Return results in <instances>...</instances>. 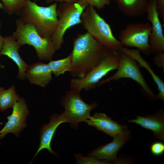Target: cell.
<instances>
[{"label": "cell", "instance_id": "cell-1", "mask_svg": "<svg viewBox=\"0 0 164 164\" xmlns=\"http://www.w3.org/2000/svg\"><path fill=\"white\" fill-rule=\"evenodd\" d=\"M73 43L71 53L72 67L70 72L73 78H84L111 50L87 32L77 35Z\"/></svg>", "mask_w": 164, "mask_h": 164}, {"label": "cell", "instance_id": "cell-2", "mask_svg": "<svg viewBox=\"0 0 164 164\" xmlns=\"http://www.w3.org/2000/svg\"><path fill=\"white\" fill-rule=\"evenodd\" d=\"M57 6L55 2L43 6L28 0L20 10L19 19L33 25L42 37L52 39L58 23Z\"/></svg>", "mask_w": 164, "mask_h": 164}, {"label": "cell", "instance_id": "cell-3", "mask_svg": "<svg viewBox=\"0 0 164 164\" xmlns=\"http://www.w3.org/2000/svg\"><path fill=\"white\" fill-rule=\"evenodd\" d=\"M81 23L97 41L111 50L120 51L123 46L114 35L110 25L91 5L82 13Z\"/></svg>", "mask_w": 164, "mask_h": 164}, {"label": "cell", "instance_id": "cell-4", "mask_svg": "<svg viewBox=\"0 0 164 164\" xmlns=\"http://www.w3.org/2000/svg\"><path fill=\"white\" fill-rule=\"evenodd\" d=\"M15 23L16 30L12 35L20 46L26 44L32 46L40 60H51L57 50L52 39L42 37L33 25L23 22L19 19Z\"/></svg>", "mask_w": 164, "mask_h": 164}, {"label": "cell", "instance_id": "cell-5", "mask_svg": "<svg viewBox=\"0 0 164 164\" xmlns=\"http://www.w3.org/2000/svg\"><path fill=\"white\" fill-rule=\"evenodd\" d=\"M88 5L84 0H78L74 3L61 2L57 6L58 23L52 38L56 50L63 44L66 31L71 27L81 23V15Z\"/></svg>", "mask_w": 164, "mask_h": 164}, {"label": "cell", "instance_id": "cell-6", "mask_svg": "<svg viewBox=\"0 0 164 164\" xmlns=\"http://www.w3.org/2000/svg\"><path fill=\"white\" fill-rule=\"evenodd\" d=\"M119 62V51L110 50L84 78L72 79L70 84V89L80 92L82 90L89 91L95 89L109 72L117 70Z\"/></svg>", "mask_w": 164, "mask_h": 164}, {"label": "cell", "instance_id": "cell-7", "mask_svg": "<svg viewBox=\"0 0 164 164\" xmlns=\"http://www.w3.org/2000/svg\"><path fill=\"white\" fill-rule=\"evenodd\" d=\"M80 93L70 89L63 96L61 102L70 126L75 129L77 128L80 122H85L91 116V111L98 106L95 102L86 103L81 99Z\"/></svg>", "mask_w": 164, "mask_h": 164}, {"label": "cell", "instance_id": "cell-8", "mask_svg": "<svg viewBox=\"0 0 164 164\" xmlns=\"http://www.w3.org/2000/svg\"><path fill=\"white\" fill-rule=\"evenodd\" d=\"M119 62L117 72L111 77L101 80L99 87L111 81L122 78H129L139 84L148 97L151 101L156 100L155 95L149 88L139 68L137 62L129 55L119 51Z\"/></svg>", "mask_w": 164, "mask_h": 164}, {"label": "cell", "instance_id": "cell-9", "mask_svg": "<svg viewBox=\"0 0 164 164\" xmlns=\"http://www.w3.org/2000/svg\"><path fill=\"white\" fill-rule=\"evenodd\" d=\"M152 30L151 25L148 22L130 24L120 32L119 41L123 46L136 47L149 55L152 53L149 43Z\"/></svg>", "mask_w": 164, "mask_h": 164}, {"label": "cell", "instance_id": "cell-10", "mask_svg": "<svg viewBox=\"0 0 164 164\" xmlns=\"http://www.w3.org/2000/svg\"><path fill=\"white\" fill-rule=\"evenodd\" d=\"M12 108V114L7 116V121L0 131L2 138L11 133L18 137L26 126V118L29 111L25 100L23 97H20Z\"/></svg>", "mask_w": 164, "mask_h": 164}, {"label": "cell", "instance_id": "cell-11", "mask_svg": "<svg viewBox=\"0 0 164 164\" xmlns=\"http://www.w3.org/2000/svg\"><path fill=\"white\" fill-rule=\"evenodd\" d=\"M146 13L147 19L150 22L152 27L149 43L152 53L156 55L163 52L164 50V36L156 9V0H149Z\"/></svg>", "mask_w": 164, "mask_h": 164}, {"label": "cell", "instance_id": "cell-12", "mask_svg": "<svg viewBox=\"0 0 164 164\" xmlns=\"http://www.w3.org/2000/svg\"><path fill=\"white\" fill-rule=\"evenodd\" d=\"M131 137V131L128 130L113 137L111 142L93 150L87 155L93 156L98 159L109 161L112 163H119L117 157V154L129 140Z\"/></svg>", "mask_w": 164, "mask_h": 164}, {"label": "cell", "instance_id": "cell-13", "mask_svg": "<svg viewBox=\"0 0 164 164\" xmlns=\"http://www.w3.org/2000/svg\"><path fill=\"white\" fill-rule=\"evenodd\" d=\"M65 122L69 123V121L63 112L60 114H54L50 117L49 123L44 125L40 130V143L33 159L44 149L53 155H57V154L52 149L51 144L57 128L60 124Z\"/></svg>", "mask_w": 164, "mask_h": 164}, {"label": "cell", "instance_id": "cell-14", "mask_svg": "<svg viewBox=\"0 0 164 164\" xmlns=\"http://www.w3.org/2000/svg\"><path fill=\"white\" fill-rule=\"evenodd\" d=\"M85 122L113 138L128 130L126 125L118 124L102 113H95Z\"/></svg>", "mask_w": 164, "mask_h": 164}, {"label": "cell", "instance_id": "cell-15", "mask_svg": "<svg viewBox=\"0 0 164 164\" xmlns=\"http://www.w3.org/2000/svg\"><path fill=\"white\" fill-rule=\"evenodd\" d=\"M135 118L128 120V122L136 124L151 130L155 138L164 140V113L162 109L152 114L145 116H137Z\"/></svg>", "mask_w": 164, "mask_h": 164}, {"label": "cell", "instance_id": "cell-16", "mask_svg": "<svg viewBox=\"0 0 164 164\" xmlns=\"http://www.w3.org/2000/svg\"><path fill=\"white\" fill-rule=\"evenodd\" d=\"M20 47L12 35L6 36L4 37L0 55L7 56L16 64L19 68L18 78L24 80L26 78V71L28 65L20 55L19 50Z\"/></svg>", "mask_w": 164, "mask_h": 164}, {"label": "cell", "instance_id": "cell-17", "mask_svg": "<svg viewBox=\"0 0 164 164\" xmlns=\"http://www.w3.org/2000/svg\"><path fill=\"white\" fill-rule=\"evenodd\" d=\"M52 73L48 63L39 62L28 65L26 78L33 84L45 87L52 80Z\"/></svg>", "mask_w": 164, "mask_h": 164}, {"label": "cell", "instance_id": "cell-18", "mask_svg": "<svg viewBox=\"0 0 164 164\" xmlns=\"http://www.w3.org/2000/svg\"><path fill=\"white\" fill-rule=\"evenodd\" d=\"M120 51L132 57L140 66L145 68L149 72L158 87L159 93L155 95L156 98L164 101V83L154 73L149 63L143 58L140 54V50L138 49H129L123 47Z\"/></svg>", "mask_w": 164, "mask_h": 164}, {"label": "cell", "instance_id": "cell-19", "mask_svg": "<svg viewBox=\"0 0 164 164\" xmlns=\"http://www.w3.org/2000/svg\"><path fill=\"white\" fill-rule=\"evenodd\" d=\"M149 0H114L118 9L125 15L135 17L146 13Z\"/></svg>", "mask_w": 164, "mask_h": 164}, {"label": "cell", "instance_id": "cell-20", "mask_svg": "<svg viewBox=\"0 0 164 164\" xmlns=\"http://www.w3.org/2000/svg\"><path fill=\"white\" fill-rule=\"evenodd\" d=\"M20 98L14 85L7 89L0 87V110L3 112L9 108H12Z\"/></svg>", "mask_w": 164, "mask_h": 164}, {"label": "cell", "instance_id": "cell-21", "mask_svg": "<svg viewBox=\"0 0 164 164\" xmlns=\"http://www.w3.org/2000/svg\"><path fill=\"white\" fill-rule=\"evenodd\" d=\"M52 73L56 77L70 72L72 65L71 53L66 57L56 60H50L48 63Z\"/></svg>", "mask_w": 164, "mask_h": 164}, {"label": "cell", "instance_id": "cell-22", "mask_svg": "<svg viewBox=\"0 0 164 164\" xmlns=\"http://www.w3.org/2000/svg\"><path fill=\"white\" fill-rule=\"evenodd\" d=\"M4 10L8 14L19 15L21 10L28 0H0Z\"/></svg>", "mask_w": 164, "mask_h": 164}, {"label": "cell", "instance_id": "cell-23", "mask_svg": "<svg viewBox=\"0 0 164 164\" xmlns=\"http://www.w3.org/2000/svg\"><path fill=\"white\" fill-rule=\"evenodd\" d=\"M74 157L77 164H110L112 163L109 161L98 159L91 155L84 156L80 153L75 154Z\"/></svg>", "mask_w": 164, "mask_h": 164}, {"label": "cell", "instance_id": "cell-24", "mask_svg": "<svg viewBox=\"0 0 164 164\" xmlns=\"http://www.w3.org/2000/svg\"><path fill=\"white\" fill-rule=\"evenodd\" d=\"M150 149L152 155L160 156L164 153V144L160 141L154 142L151 144Z\"/></svg>", "mask_w": 164, "mask_h": 164}, {"label": "cell", "instance_id": "cell-25", "mask_svg": "<svg viewBox=\"0 0 164 164\" xmlns=\"http://www.w3.org/2000/svg\"><path fill=\"white\" fill-rule=\"evenodd\" d=\"M89 5L95 7L99 9L103 8L106 5H110V0H84Z\"/></svg>", "mask_w": 164, "mask_h": 164}, {"label": "cell", "instance_id": "cell-26", "mask_svg": "<svg viewBox=\"0 0 164 164\" xmlns=\"http://www.w3.org/2000/svg\"><path fill=\"white\" fill-rule=\"evenodd\" d=\"M155 64L158 67L163 68L164 67V53L162 52L155 55L154 57Z\"/></svg>", "mask_w": 164, "mask_h": 164}, {"label": "cell", "instance_id": "cell-27", "mask_svg": "<svg viewBox=\"0 0 164 164\" xmlns=\"http://www.w3.org/2000/svg\"><path fill=\"white\" fill-rule=\"evenodd\" d=\"M157 10L162 21H164V0H156Z\"/></svg>", "mask_w": 164, "mask_h": 164}, {"label": "cell", "instance_id": "cell-28", "mask_svg": "<svg viewBox=\"0 0 164 164\" xmlns=\"http://www.w3.org/2000/svg\"><path fill=\"white\" fill-rule=\"evenodd\" d=\"M78 0H46L47 3L51 2L53 1H56L57 2H66L70 3H74L77 2Z\"/></svg>", "mask_w": 164, "mask_h": 164}, {"label": "cell", "instance_id": "cell-29", "mask_svg": "<svg viewBox=\"0 0 164 164\" xmlns=\"http://www.w3.org/2000/svg\"><path fill=\"white\" fill-rule=\"evenodd\" d=\"M2 22L0 21V29L2 26ZM4 40V37H3L0 33V53L3 47Z\"/></svg>", "mask_w": 164, "mask_h": 164}, {"label": "cell", "instance_id": "cell-30", "mask_svg": "<svg viewBox=\"0 0 164 164\" xmlns=\"http://www.w3.org/2000/svg\"><path fill=\"white\" fill-rule=\"evenodd\" d=\"M0 9H4L3 5L2 4V3H1L0 2Z\"/></svg>", "mask_w": 164, "mask_h": 164}, {"label": "cell", "instance_id": "cell-31", "mask_svg": "<svg viewBox=\"0 0 164 164\" xmlns=\"http://www.w3.org/2000/svg\"><path fill=\"white\" fill-rule=\"evenodd\" d=\"M4 68V66L3 65L1 64L0 62V69H3Z\"/></svg>", "mask_w": 164, "mask_h": 164}, {"label": "cell", "instance_id": "cell-32", "mask_svg": "<svg viewBox=\"0 0 164 164\" xmlns=\"http://www.w3.org/2000/svg\"><path fill=\"white\" fill-rule=\"evenodd\" d=\"M2 138H1V135H0V145H1V142H0V141L1 140V139H2Z\"/></svg>", "mask_w": 164, "mask_h": 164}, {"label": "cell", "instance_id": "cell-33", "mask_svg": "<svg viewBox=\"0 0 164 164\" xmlns=\"http://www.w3.org/2000/svg\"><path fill=\"white\" fill-rule=\"evenodd\" d=\"M35 1H37V0H35Z\"/></svg>", "mask_w": 164, "mask_h": 164}, {"label": "cell", "instance_id": "cell-34", "mask_svg": "<svg viewBox=\"0 0 164 164\" xmlns=\"http://www.w3.org/2000/svg\"></svg>", "mask_w": 164, "mask_h": 164}]
</instances>
